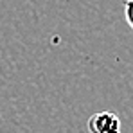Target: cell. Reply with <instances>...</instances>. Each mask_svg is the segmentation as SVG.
<instances>
[{
    "instance_id": "cell-1",
    "label": "cell",
    "mask_w": 133,
    "mask_h": 133,
    "mask_svg": "<svg viewBox=\"0 0 133 133\" xmlns=\"http://www.w3.org/2000/svg\"><path fill=\"white\" fill-rule=\"evenodd\" d=\"M90 133H121V119L113 111L94 113L87 122Z\"/></svg>"
},
{
    "instance_id": "cell-2",
    "label": "cell",
    "mask_w": 133,
    "mask_h": 133,
    "mask_svg": "<svg viewBox=\"0 0 133 133\" xmlns=\"http://www.w3.org/2000/svg\"><path fill=\"white\" fill-rule=\"evenodd\" d=\"M124 18H126L128 25L133 31V0H126L124 2Z\"/></svg>"
}]
</instances>
